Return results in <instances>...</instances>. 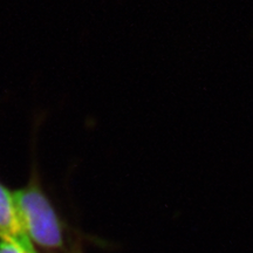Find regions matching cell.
Here are the masks:
<instances>
[{"mask_svg": "<svg viewBox=\"0 0 253 253\" xmlns=\"http://www.w3.org/2000/svg\"><path fill=\"white\" fill-rule=\"evenodd\" d=\"M12 195L19 219L30 239L43 248H60L62 238L58 217L41 189L36 168L32 170L28 184L23 189L15 190Z\"/></svg>", "mask_w": 253, "mask_h": 253, "instance_id": "obj_1", "label": "cell"}, {"mask_svg": "<svg viewBox=\"0 0 253 253\" xmlns=\"http://www.w3.org/2000/svg\"><path fill=\"white\" fill-rule=\"evenodd\" d=\"M0 238L14 242L25 253H36L19 219L13 195L2 183H0Z\"/></svg>", "mask_w": 253, "mask_h": 253, "instance_id": "obj_2", "label": "cell"}, {"mask_svg": "<svg viewBox=\"0 0 253 253\" xmlns=\"http://www.w3.org/2000/svg\"><path fill=\"white\" fill-rule=\"evenodd\" d=\"M0 253H25L14 242L0 238Z\"/></svg>", "mask_w": 253, "mask_h": 253, "instance_id": "obj_3", "label": "cell"}]
</instances>
